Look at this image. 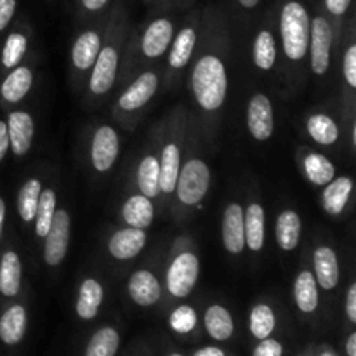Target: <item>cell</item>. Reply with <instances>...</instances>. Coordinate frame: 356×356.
<instances>
[{"label":"cell","instance_id":"obj_1","mask_svg":"<svg viewBox=\"0 0 356 356\" xmlns=\"http://www.w3.org/2000/svg\"><path fill=\"white\" fill-rule=\"evenodd\" d=\"M195 97L204 110H218L226 99L228 76L225 65L216 56H204L198 59L191 76Z\"/></svg>","mask_w":356,"mask_h":356},{"label":"cell","instance_id":"obj_2","mask_svg":"<svg viewBox=\"0 0 356 356\" xmlns=\"http://www.w3.org/2000/svg\"><path fill=\"white\" fill-rule=\"evenodd\" d=\"M280 31L287 58L292 61H299L305 58L309 44V16L308 10L301 3H285L282 9Z\"/></svg>","mask_w":356,"mask_h":356},{"label":"cell","instance_id":"obj_3","mask_svg":"<svg viewBox=\"0 0 356 356\" xmlns=\"http://www.w3.org/2000/svg\"><path fill=\"white\" fill-rule=\"evenodd\" d=\"M209 183H211V172L207 163L198 159L190 160L184 163L183 170H179L177 176V197L186 205L198 204L207 193Z\"/></svg>","mask_w":356,"mask_h":356},{"label":"cell","instance_id":"obj_4","mask_svg":"<svg viewBox=\"0 0 356 356\" xmlns=\"http://www.w3.org/2000/svg\"><path fill=\"white\" fill-rule=\"evenodd\" d=\"M198 263L197 256L191 252H183L170 263L167 271V289L174 298H186L193 291L198 280Z\"/></svg>","mask_w":356,"mask_h":356},{"label":"cell","instance_id":"obj_5","mask_svg":"<svg viewBox=\"0 0 356 356\" xmlns=\"http://www.w3.org/2000/svg\"><path fill=\"white\" fill-rule=\"evenodd\" d=\"M309 51H312V66L316 75H323L330 65V47H332V30L325 17H315L309 23Z\"/></svg>","mask_w":356,"mask_h":356},{"label":"cell","instance_id":"obj_6","mask_svg":"<svg viewBox=\"0 0 356 356\" xmlns=\"http://www.w3.org/2000/svg\"><path fill=\"white\" fill-rule=\"evenodd\" d=\"M45 238V263L49 266H58L68 252L70 242V216L66 211H56L52 225Z\"/></svg>","mask_w":356,"mask_h":356},{"label":"cell","instance_id":"obj_7","mask_svg":"<svg viewBox=\"0 0 356 356\" xmlns=\"http://www.w3.org/2000/svg\"><path fill=\"white\" fill-rule=\"evenodd\" d=\"M247 125H249L250 134L257 141H266L273 134V108L264 94H256L250 99L249 110H247Z\"/></svg>","mask_w":356,"mask_h":356},{"label":"cell","instance_id":"obj_8","mask_svg":"<svg viewBox=\"0 0 356 356\" xmlns=\"http://www.w3.org/2000/svg\"><path fill=\"white\" fill-rule=\"evenodd\" d=\"M118 155V136L108 125H103L96 131L92 139V149H90V156H92V163L96 170L99 172H106L113 167L115 160Z\"/></svg>","mask_w":356,"mask_h":356},{"label":"cell","instance_id":"obj_9","mask_svg":"<svg viewBox=\"0 0 356 356\" xmlns=\"http://www.w3.org/2000/svg\"><path fill=\"white\" fill-rule=\"evenodd\" d=\"M118 56L113 47H104L99 51L96 61H94L92 76H90V90L94 94H104L113 87L115 75H117Z\"/></svg>","mask_w":356,"mask_h":356},{"label":"cell","instance_id":"obj_10","mask_svg":"<svg viewBox=\"0 0 356 356\" xmlns=\"http://www.w3.org/2000/svg\"><path fill=\"white\" fill-rule=\"evenodd\" d=\"M222 240L228 252L240 254L245 249V229H243V211L238 204L226 207L222 218Z\"/></svg>","mask_w":356,"mask_h":356},{"label":"cell","instance_id":"obj_11","mask_svg":"<svg viewBox=\"0 0 356 356\" xmlns=\"http://www.w3.org/2000/svg\"><path fill=\"white\" fill-rule=\"evenodd\" d=\"M33 118L26 111H13L9 115V124H7L9 145L16 155H26L33 139Z\"/></svg>","mask_w":356,"mask_h":356},{"label":"cell","instance_id":"obj_12","mask_svg":"<svg viewBox=\"0 0 356 356\" xmlns=\"http://www.w3.org/2000/svg\"><path fill=\"white\" fill-rule=\"evenodd\" d=\"M129 296L139 306H153L162 296V287L153 273L139 270L129 280Z\"/></svg>","mask_w":356,"mask_h":356},{"label":"cell","instance_id":"obj_13","mask_svg":"<svg viewBox=\"0 0 356 356\" xmlns=\"http://www.w3.org/2000/svg\"><path fill=\"white\" fill-rule=\"evenodd\" d=\"M146 243V233L138 228H125L115 233L110 240V254L115 259H132L143 250Z\"/></svg>","mask_w":356,"mask_h":356},{"label":"cell","instance_id":"obj_14","mask_svg":"<svg viewBox=\"0 0 356 356\" xmlns=\"http://www.w3.org/2000/svg\"><path fill=\"white\" fill-rule=\"evenodd\" d=\"M156 86H159V79H156L155 73L146 72L125 90L124 94L118 99V106L122 110H136V108H141L143 104L148 103L152 99V96L155 94Z\"/></svg>","mask_w":356,"mask_h":356},{"label":"cell","instance_id":"obj_15","mask_svg":"<svg viewBox=\"0 0 356 356\" xmlns=\"http://www.w3.org/2000/svg\"><path fill=\"white\" fill-rule=\"evenodd\" d=\"M26 309L23 306H10L0 318V339L7 346H14L23 341L26 334Z\"/></svg>","mask_w":356,"mask_h":356},{"label":"cell","instance_id":"obj_16","mask_svg":"<svg viewBox=\"0 0 356 356\" xmlns=\"http://www.w3.org/2000/svg\"><path fill=\"white\" fill-rule=\"evenodd\" d=\"M172 38V23L169 19L153 21L143 37V52L148 58H159L167 51Z\"/></svg>","mask_w":356,"mask_h":356},{"label":"cell","instance_id":"obj_17","mask_svg":"<svg viewBox=\"0 0 356 356\" xmlns=\"http://www.w3.org/2000/svg\"><path fill=\"white\" fill-rule=\"evenodd\" d=\"M315 277L316 284L325 291L336 289L339 282V264L336 252L329 247H318L315 250Z\"/></svg>","mask_w":356,"mask_h":356},{"label":"cell","instance_id":"obj_18","mask_svg":"<svg viewBox=\"0 0 356 356\" xmlns=\"http://www.w3.org/2000/svg\"><path fill=\"white\" fill-rule=\"evenodd\" d=\"M122 216H124V221L131 228L145 229L153 222L155 211H153V204L149 202L148 197H145V195H134V197H131L124 204Z\"/></svg>","mask_w":356,"mask_h":356},{"label":"cell","instance_id":"obj_19","mask_svg":"<svg viewBox=\"0 0 356 356\" xmlns=\"http://www.w3.org/2000/svg\"><path fill=\"white\" fill-rule=\"evenodd\" d=\"M103 302V287L94 278H87L80 285L79 299H76V315L82 320H92L99 312Z\"/></svg>","mask_w":356,"mask_h":356},{"label":"cell","instance_id":"obj_20","mask_svg":"<svg viewBox=\"0 0 356 356\" xmlns=\"http://www.w3.org/2000/svg\"><path fill=\"white\" fill-rule=\"evenodd\" d=\"M294 299L302 313H313L318 308V284L312 271H301L294 284Z\"/></svg>","mask_w":356,"mask_h":356},{"label":"cell","instance_id":"obj_21","mask_svg":"<svg viewBox=\"0 0 356 356\" xmlns=\"http://www.w3.org/2000/svg\"><path fill=\"white\" fill-rule=\"evenodd\" d=\"M101 51V38L96 31H83L73 44V65L79 70H89Z\"/></svg>","mask_w":356,"mask_h":356},{"label":"cell","instance_id":"obj_22","mask_svg":"<svg viewBox=\"0 0 356 356\" xmlns=\"http://www.w3.org/2000/svg\"><path fill=\"white\" fill-rule=\"evenodd\" d=\"M325 186V191H323V209L330 216L341 214L343 209L346 207L348 200H350L351 190H353V181L350 177H337V179H332Z\"/></svg>","mask_w":356,"mask_h":356},{"label":"cell","instance_id":"obj_23","mask_svg":"<svg viewBox=\"0 0 356 356\" xmlns=\"http://www.w3.org/2000/svg\"><path fill=\"white\" fill-rule=\"evenodd\" d=\"M31 83H33V75H31L30 68H26V66H17L3 80L2 87H0V92H2V97L6 101L17 103V101H21L26 96L28 90L31 89Z\"/></svg>","mask_w":356,"mask_h":356},{"label":"cell","instance_id":"obj_24","mask_svg":"<svg viewBox=\"0 0 356 356\" xmlns=\"http://www.w3.org/2000/svg\"><path fill=\"white\" fill-rule=\"evenodd\" d=\"M205 330L214 341H228L233 336V318L229 312L222 306L214 305L205 312Z\"/></svg>","mask_w":356,"mask_h":356},{"label":"cell","instance_id":"obj_25","mask_svg":"<svg viewBox=\"0 0 356 356\" xmlns=\"http://www.w3.org/2000/svg\"><path fill=\"white\" fill-rule=\"evenodd\" d=\"M243 229H245L247 247L254 252L263 249L264 245V211L259 204L247 207L243 216Z\"/></svg>","mask_w":356,"mask_h":356},{"label":"cell","instance_id":"obj_26","mask_svg":"<svg viewBox=\"0 0 356 356\" xmlns=\"http://www.w3.org/2000/svg\"><path fill=\"white\" fill-rule=\"evenodd\" d=\"M21 287V261L16 252H6L0 261V292L14 298Z\"/></svg>","mask_w":356,"mask_h":356},{"label":"cell","instance_id":"obj_27","mask_svg":"<svg viewBox=\"0 0 356 356\" xmlns=\"http://www.w3.org/2000/svg\"><path fill=\"white\" fill-rule=\"evenodd\" d=\"M301 238V218L294 211H284L277 221V242L284 250H294Z\"/></svg>","mask_w":356,"mask_h":356},{"label":"cell","instance_id":"obj_28","mask_svg":"<svg viewBox=\"0 0 356 356\" xmlns=\"http://www.w3.org/2000/svg\"><path fill=\"white\" fill-rule=\"evenodd\" d=\"M160 163V190L163 193H172L176 190L177 176H179L181 155L179 148L176 145H167L162 153V162Z\"/></svg>","mask_w":356,"mask_h":356},{"label":"cell","instance_id":"obj_29","mask_svg":"<svg viewBox=\"0 0 356 356\" xmlns=\"http://www.w3.org/2000/svg\"><path fill=\"white\" fill-rule=\"evenodd\" d=\"M120 346V336L111 327H103L92 334L86 348V356H115Z\"/></svg>","mask_w":356,"mask_h":356},{"label":"cell","instance_id":"obj_30","mask_svg":"<svg viewBox=\"0 0 356 356\" xmlns=\"http://www.w3.org/2000/svg\"><path fill=\"white\" fill-rule=\"evenodd\" d=\"M138 184L143 195L155 198L160 191V163L155 156L148 155L143 159L138 170Z\"/></svg>","mask_w":356,"mask_h":356},{"label":"cell","instance_id":"obj_31","mask_svg":"<svg viewBox=\"0 0 356 356\" xmlns=\"http://www.w3.org/2000/svg\"><path fill=\"white\" fill-rule=\"evenodd\" d=\"M305 170L306 176L312 183H315L316 186H325L330 181L334 179V163L330 162L327 156L320 155V153H309L305 159Z\"/></svg>","mask_w":356,"mask_h":356},{"label":"cell","instance_id":"obj_32","mask_svg":"<svg viewBox=\"0 0 356 356\" xmlns=\"http://www.w3.org/2000/svg\"><path fill=\"white\" fill-rule=\"evenodd\" d=\"M40 193L42 184L38 179H30L23 184V188L19 191V197H17V212H19L23 221L30 222L35 219Z\"/></svg>","mask_w":356,"mask_h":356},{"label":"cell","instance_id":"obj_33","mask_svg":"<svg viewBox=\"0 0 356 356\" xmlns=\"http://www.w3.org/2000/svg\"><path fill=\"white\" fill-rule=\"evenodd\" d=\"M195 42H197V33H195L193 28H183L179 31V35L176 37L172 51H170V66H174V68H183V66H186L191 54H193Z\"/></svg>","mask_w":356,"mask_h":356},{"label":"cell","instance_id":"obj_34","mask_svg":"<svg viewBox=\"0 0 356 356\" xmlns=\"http://www.w3.org/2000/svg\"><path fill=\"white\" fill-rule=\"evenodd\" d=\"M250 334L256 337L257 341L266 339L273 334L275 327H277V318H275L273 309L268 305H257L254 306L250 312Z\"/></svg>","mask_w":356,"mask_h":356},{"label":"cell","instance_id":"obj_35","mask_svg":"<svg viewBox=\"0 0 356 356\" xmlns=\"http://www.w3.org/2000/svg\"><path fill=\"white\" fill-rule=\"evenodd\" d=\"M308 132L320 145H334L339 138L336 122L327 115H313L308 120Z\"/></svg>","mask_w":356,"mask_h":356},{"label":"cell","instance_id":"obj_36","mask_svg":"<svg viewBox=\"0 0 356 356\" xmlns=\"http://www.w3.org/2000/svg\"><path fill=\"white\" fill-rule=\"evenodd\" d=\"M277 61V44L270 31H259L254 42V63L261 70H271Z\"/></svg>","mask_w":356,"mask_h":356},{"label":"cell","instance_id":"obj_37","mask_svg":"<svg viewBox=\"0 0 356 356\" xmlns=\"http://www.w3.org/2000/svg\"><path fill=\"white\" fill-rule=\"evenodd\" d=\"M56 212V193L52 190H45L40 193V198H38L37 205V226H35V232H37L38 236L44 238L47 235L49 228L52 225V219H54Z\"/></svg>","mask_w":356,"mask_h":356},{"label":"cell","instance_id":"obj_38","mask_svg":"<svg viewBox=\"0 0 356 356\" xmlns=\"http://www.w3.org/2000/svg\"><path fill=\"white\" fill-rule=\"evenodd\" d=\"M24 51H26V37L21 33H10L7 37L6 44H3L2 51V65L6 68H14L19 65L21 58H23Z\"/></svg>","mask_w":356,"mask_h":356},{"label":"cell","instance_id":"obj_39","mask_svg":"<svg viewBox=\"0 0 356 356\" xmlns=\"http://www.w3.org/2000/svg\"><path fill=\"white\" fill-rule=\"evenodd\" d=\"M198 316L191 306H179L170 313L169 325L177 334H190L197 327Z\"/></svg>","mask_w":356,"mask_h":356},{"label":"cell","instance_id":"obj_40","mask_svg":"<svg viewBox=\"0 0 356 356\" xmlns=\"http://www.w3.org/2000/svg\"><path fill=\"white\" fill-rule=\"evenodd\" d=\"M252 356H284V346L280 341L266 337V339L259 341Z\"/></svg>","mask_w":356,"mask_h":356},{"label":"cell","instance_id":"obj_41","mask_svg":"<svg viewBox=\"0 0 356 356\" xmlns=\"http://www.w3.org/2000/svg\"><path fill=\"white\" fill-rule=\"evenodd\" d=\"M343 65L344 79L350 83V87H356V45H351V47L348 49Z\"/></svg>","mask_w":356,"mask_h":356},{"label":"cell","instance_id":"obj_42","mask_svg":"<svg viewBox=\"0 0 356 356\" xmlns=\"http://www.w3.org/2000/svg\"><path fill=\"white\" fill-rule=\"evenodd\" d=\"M16 10V0H0V31L10 23Z\"/></svg>","mask_w":356,"mask_h":356},{"label":"cell","instance_id":"obj_43","mask_svg":"<svg viewBox=\"0 0 356 356\" xmlns=\"http://www.w3.org/2000/svg\"><path fill=\"white\" fill-rule=\"evenodd\" d=\"M346 315L348 320L351 323H356V284H353L348 291V298H346Z\"/></svg>","mask_w":356,"mask_h":356},{"label":"cell","instance_id":"obj_44","mask_svg":"<svg viewBox=\"0 0 356 356\" xmlns=\"http://www.w3.org/2000/svg\"><path fill=\"white\" fill-rule=\"evenodd\" d=\"M351 0H325V6L334 16H343L350 7Z\"/></svg>","mask_w":356,"mask_h":356},{"label":"cell","instance_id":"obj_45","mask_svg":"<svg viewBox=\"0 0 356 356\" xmlns=\"http://www.w3.org/2000/svg\"><path fill=\"white\" fill-rule=\"evenodd\" d=\"M7 149H9V132H7V124L0 120V162L6 156Z\"/></svg>","mask_w":356,"mask_h":356},{"label":"cell","instance_id":"obj_46","mask_svg":"<svg viewBox=\"0 0 356 356\" xmlns=\"http://www.w3.org/2000/svg\"><path fill=\"white\" fill-rule=\"evenodd\" d=\"M193 356H226L225 351L218 346H205L195 351Z\"/></svg>","mask_w":356,"mask_h":356},{"label":"cell","instance_id":"obj_47","mask_svg":"<svg viewBox=\"0 0 356 356\" xmlns=\"http://www.w3.org/2000/svg\"><path fill=\"white\" fill-rule=\"evenodd\" d=\"M106 2L108 0H82L83 7L89 10H99L101 7L106 6Z\"/></svg>","mask_w":356,"mask_h":356},{"label":"cell","instance_id":"obj_48","mask_svg":"<svg viewBox=\"0 0 356 356\" xmlns=\"http://www.w3.org/2000/svg\"><path fill=\"white\" fill-rule=\"evenodd\" d=\"M346 355L348 356H356V334H350L346 341Z\"/></svg>","mask_w":356,"mask_h":356},{"label":"cell","instance_id":"obj_49","mask_svg":"<svg viewBox=\"0 0 356 356\" xmlns=\"http://www.w3.org/2000/svg\"><path fill=\"white\" fill-rule=\"evenodd\" d=\"M3 218H6V204L0 198V235H2V225H3Z\"/></svg>","mask_w":356,"mask_h":356},{"label":"cell","instance_id":"obj_50","mask_svg":"<svg viewBox=\"0 0 356 356\" xmlns=\"http://www.w3.org/2000/svg\"><path fill=\"white\" fill-rule=\"evenodd\" d=\"M238 2L242 3L243 7H247V9H250V7H256L261 0H238Z\"/></svg>","mask_w":356,"mask_h":356},{"label":"cell","instance_id":"obj_51","mask_svg":"<svg viewBox=\"0 0 356 356\" xmlns=\"http://www.w3.org/2000/svg\"><path fill=\"white\" fill-rule=\"evenodd\" d=\"M318 356H336L332 353V351H323V353H320Z\"/></svg>","mask_w":356,"mask_h":356},{"label":"cell","instance_id":"obj_52","mask_svg":"<svg viewBox=\"0 0 356 356\" xmlns=\"http://www.w3.org/2000/svg\"><path fill=\"white\" fill-rule=\"evenodd\" d=\"M170 356H183V355H181V353H172Z\"/></svg>","mask_w":356,"mask_h":356}]
</instances>
